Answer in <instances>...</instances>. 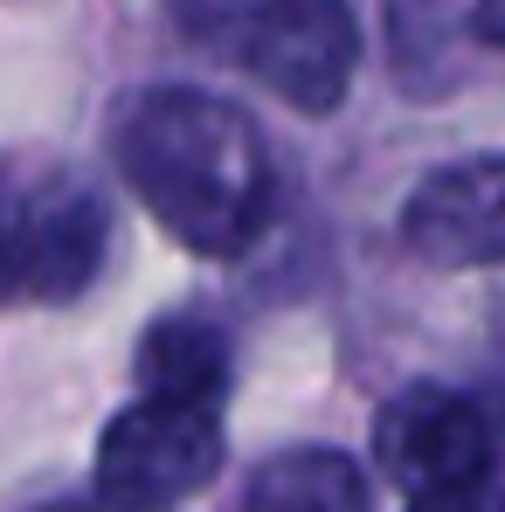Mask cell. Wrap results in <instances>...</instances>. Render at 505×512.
<instances>
[{"label":"cell","instance_id":"cell-8","mask_svg":"<svg viewBox=\"0 0 505 512\" xmlns=\"http://www.w3.org/2000/svg\"><path fill=\"white\" fill-rule=\"evenodd\" d=\"M250 512H367V478L346 450H277L250 478Z\"/></svg>","mask_w":505,"mask_h":512},{"label":"cell","instance_id":"cell-1","mask_svg":"<svg viewBox=\"0 0 505 512\" xmlns=\"http://www.w3.org/2000/svg\"><path fill=\"white\" fill-rule=\"evenodd\" d=\"M111 160L139 194V208L194 256L250 250L270 215L263 132L215 90H132L111 111Z\"/></svg>","mask_w":505,"mask_h":512},{"label":"cell","instance_id":"cell-7","mask_svg":"<svg viewBox=\"0 0 505 512\" xmlns=\"http://www.w3.org/2000/svg\"><path fill=\"white\" fill-rule=\"evenodd\" d=\"M229 388V340L215 319H160L139 340V395L146 402H187V409H222Z\"/></svg>","mask_w":505,"mask_h":512},{"label":"cell","instance_id":"cell-3","mask_svg":"<svg viewBox=\"0 0 505 512\" xmlns=\"http://www.w3.org/2000/svg\"><path fill=\"white\" fill-rule=\"evenodd\" d=\"M222 471V409L132 402L104 423L97 492L111 512H167Z\"/></svg>","mask_w":505,"mask_h":512},{"label":"cell","instance_id":"cell-9","mask_svg":"<svg viewBox=\"0 0 505 512\" xmlns=\"http://www.w3.org/2000/svg\"><path fill=\"white\" fill-rule=\"evenodd\" d=\"M409 512H505V499L492 485H471V492H443V499H416Z\"/></svg>","mask_w":505,"mask_h":512},{"label":"cell","instance_id":"cell-5","mask_svg":"<svg viewBox=\"0 0 505 512\" xmlns=\"http://www.w3.org/2000/svg\"><path fill=\"white\" fill-rule=\"evenodd\" d=\"M374 464L409 499H443V492L492 485V423L457 388L416 381V388L381 402V416H374Z\"/></svg>","mask_w":505,"mask_h":512},{"label":"cell","instance_id":"cell-2","mask_svg":"<svg viewBox=\"0 0 505 512\" xmlns=\"http://www.w3.org/2000/svg\"><path fill=\"white\" fill-rule=\"evenodd\" d=\"M111 250V208L77 173L0 167V305H70Z\"/></svg>","mask_w":505,"mask_h":512},{"label":"cell","instance_id":"cell-6","mask_svg":"<svg viewBox=\"0 0 505 512\" xmlns=\"http://www.w3.org/2000/svg\"><path fill=\"white\" fill-rule=\"evenodd\" d=\"M402 243L436 270L505 263V153L436 167L402 201Z\"/></svg>","mask_w":505,"mask_h":512},{"label":"cell","instance_id":"cell-11","mask_svg":"<svg viewBox=\"0 0 505 512\" xmlns=\"http://www.w3.org/2000/svg\"><path fill=\"white\" fill-rule=\"evenodd\" d=\"M42 512H111V506H90V499H56V506H42Z\"/></svg>","mask_w":505,"mask_h":512},{"label":"cell","instance_id":"cell-10","mask_svg":"<svg viewBox=\"0 0 505 512\" xmlns=\"http://www.w3.org/2000/svg\"><path fill=\"white\" fill-rule=\"evenodd\" d=\"M478 28L505 49V0H478Z\"/></svg>","mask_w":505,"mask_h":512},{"label":"cell","instance_id":"cell-4","mask_svg":"<svg viewBox=\"0 0 505 512\" xmlns=\"http://www.w3.org/2000/svg\"><path fill=\"white\" fill-rule=\"evenodd\" d=\"M236 42L243 70L298 118H333L353 90L360 28L346 0H250Z\"/></svg>","mask_w":505,"mask_h":512}]
</instances>
